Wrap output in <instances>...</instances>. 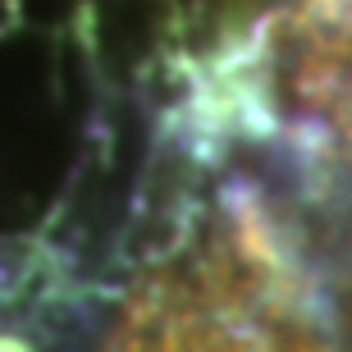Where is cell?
Returning a JSON list of instances; mask_svg holds the SVG:
<instances>
[{
  "instance_id": "cell-1",
  "label": "cell",
  "mask_w": 352,
  "mask_h": 352,
  "mask_svg": "<svg viewBox=\"0 0 352 352\" xmlns=\"http://www.w3.org/2000/svg\"><path fill=\"white\" fill-rule=\"evenodd\" d=\"M105 352H293L229 252H188L142 279Z\"/></svg>"
},
{
  "instance_id": "cell-2",
  "label": "cell",
  "mask_w": 352,
  "mask_h": 352,
  "mask_svg": "<svg viewBox=\"0 0 352 352\" xmlns=\"http://www.w3.org/2000/svg\"><path fill=\"white\" fill-rule=\"evenodd\" d=\"M298 19L307 23L316 51L325 55V46L352 55V0H293Z\"/></svg>"
}]
</instances>
